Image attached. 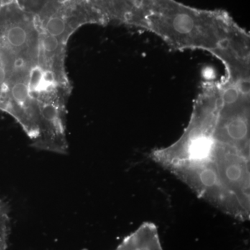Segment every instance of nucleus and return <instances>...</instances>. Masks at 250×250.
<instances>
[{
	"label": "nucleus",
	"mask_w": 250,
	"mask_h": 250,
	"mask_svg": "<svg viewBox=\"0 0 250 250\" xmlns=\"http://www.w3.org/2000/svg\"><path fill=\"white\" fill-rule=\"evenodd\" d=\"M136 27L156 34L174 50L207 51L223 63L250 47L249 34L228 13L176 0H143Z\"/></svg>",
	"instance_id": "1"
},
{
	"label": "nucleus",
	"mask_w": 250,
	"mask_h": 250,
	"mask_svg": "<svg viewBox=\"0 0 250 250\" xmlns=\"http://www.w3.org/2000/svg\"><path fill=\"white\" fill-rule=\"evenodd\" d=\"M41 31L38 23L14 4L0 10V54L10 59L17 70H29L39 58Z\"/></svg>",
	"instance_id": "2"
},
{
	"label": "nucleus",
	"mask_w": 250,
	"mask_h": 250,
	"mask_svg": "<svg viewBox=\"0 0 250 250\" xmlns=\"http://www.w3.org/2000/svg\"><path fill=\"white\" fill-rule=\"evenodd\" d=\"M116 250H162L155 230L146 227L127 237Z\"/></svg>",
	"instance_id": "3"
},
{
	"label": "nucleus",
	"mask_w": 250,
	"mask_h": 250,
	"mask_svg": "<svg viewBox=\"0 0 250 250\" xmlns=\"http://www.w3.org/2000/svg\"><path fill=\"white\" fill-rule=\"evenodd\" d=\"M10 228L9 206L7 202L0 199V250H8Z\"/></svg>",
	"instance_id": "4"
},
{
	"label": "nucleus",
	"mask_w": 250,
	"mask_h": 250,
	"mask_svg": "<svg viewBox=\"0 0 250 250\" xmlns=\"http://www.w3.org/2000/svg\"><path fill=\"white\" fill-rule=\"evenodd\" d=\"M14 72V66L11 62L0 54V100Z\"/></svg>",
	"instance_id": "5"
}]
</instances>
